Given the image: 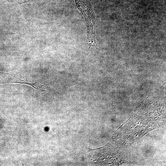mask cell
Instances as JSON below:
<instances>
[{"instance_id": "6da1fadb", "label": "cell", "mask_w": 166, "mask_h": 166, "mask_svg": "<svg viewBox=\"0 0 166 166\" xmlns=\"http://www.w3.org/2000/svg\"><path fill=\"white\" fill-rule=\"evenodd\" d=\"M78 9L83 14L87 13L93 9L92 0H75Z\"/></svg>"}]
</instances>
